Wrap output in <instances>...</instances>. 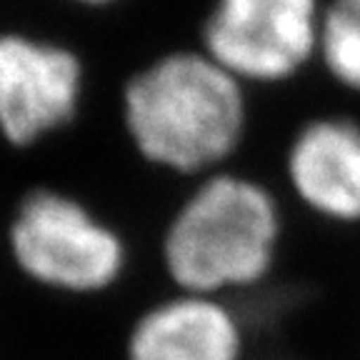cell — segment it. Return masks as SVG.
Instances as JSON below:
<instances>
[{"instance_id": "6da1fadb", "label": "cell", "mask_w": 360, "mask_h": 360, "mask_svg": "<svg viewBox=\"0 0 360 360\" xmlns=\"http://www.w3.org/2000/svg\"><path fill=\"white\" fill-rule=\"evenodd\" d=\"M123 118L150 165L205 178L228 168L245 141V85L202 51L173 53L125 85Z\"/></svg>"}, {"instance_id": "7a4b0ae2", "label": "cell", "mask_w": 360, "mask_h": 360, "mask_svg": "<svg viewBox=\"0 0 360 360\" xmlns=\"http://www.w3.org/2000/svg\"><path fill=\"white\" fill-rule=\"evenodd\" d=\"M285 213L268 186L218 170L198 183L175 213L163 260L180 292L223 298L250 290L276 270Z\"/></svg>"}, {"instance_id": "3957f363", "label": "cell", "mask_w": 360, "mask_h": 360, "mask_svg": "<svg viewBox=\"0 0 360 360\" xmlns=\"http://www.w3.org/2000/svg\"><path fill=\"white\" fill-rule=\"evenodd\" d=\"M11 250L33 283L65 295H98L125 270V245L110 225L65 193L40 188L22 198Z\"/></svg>"}, {"instance_id": "277c9868", "label": "cell", "mask_w": 360, "mask_h": 360, "mask_svg": "<svg viewBox=\"0 0 360 360\" xmlns=\"http://www.w3.org/2000/svg\"><path fill=\"white\" fill-rule=\"evenodd\" d=\"M326 0H218L202 53L243 85H285L318 63Z\"/></svg>"}, {"instance_id": "5b68a950", "label": "cell", "mask_w": 360, "mask_h": 360, "mask_svg": "<svg viewBox=\"0 0 360 360\" xmlns=\"http://www.w3.org/2000/svg\"><path fill=\"white\" fill-rule=\"evenodd\" d=\"M85 70L65 45L0 35V135L13 148H33L78 118Z\"/></svg>"}, {"instance_id": "8992f818", "label": "cell", "mask_w": 360, "mask_h": 360, "mask_svg": "<svg viewBox=\"0 0 360 360\" xmlns=\"http://www.w3.org/2000/svg\"><path fill=\"white\" fill-rule=\"evenodd\" d=\"M285 183L315 220L360 225V120L338 110L305 120L288 146Z\"/></svg>"}, {"instance_id": "52a82bcc", "label": "cell", "mask_w": 360, "mask_h": 360, "mask_svg": "<svg viewBox=\"0 0 360 360\" xmlns=\"http://www.w3.org/2000/svg\"><path fill=\"white\" fill-rule=\"evenodd\" d=\"M245 335L223 298L178 292L135 323L128 360H243Z\"/></svg>"}, {"instance_id": "ba28073f", "label": "cell", "mask_w": 360, "mask_h": 360, "mask_svg": "<svg viewBox=\"0 0 360 360\" xmlns=\"http://www.w3.org/2000/svg\"><path fill=\"white\" fill-rule=\"evenodd\" d=\"M318 68L333 85L360 96V0L326 3Z\"/></svg>"}, {"instance_id": "9c48e42d", "label": "cell", "mask_w": 360, "mask_h": 360, "mask_svg": "<svg viewBox=\"0 0 360 360\" xmlns=\"http://www.w3.org/2000/svg\"><path fill=\"white\" fill-rule=\"evenodd\" d=\"M68 3H75V6H83V8H108L120 3V0H68Z\"/></svg>"}]
</instances>
